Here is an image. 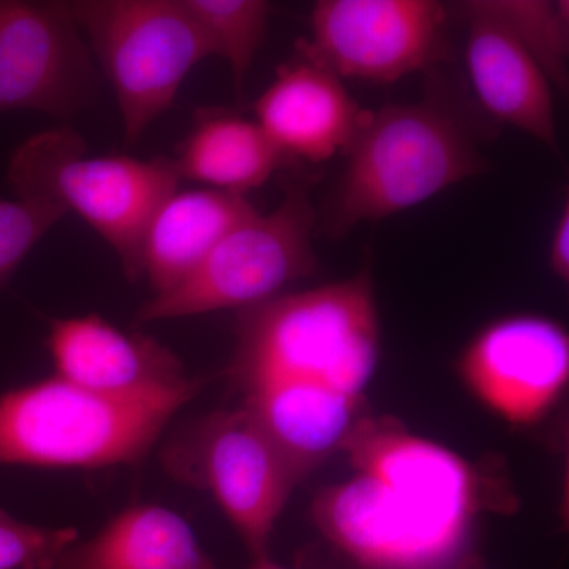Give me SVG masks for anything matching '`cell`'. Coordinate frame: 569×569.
<instances>
[{
  "instance_id": "5b68a950",
  "label": "cell",
  "mask_w": 569,
  "mask_h": 569,
  "mask_svg": "<svg viewBox=\"0 0 569 569\" xmlns=\"http://www.w3.org/2000/svg\"><path fill=\"white\" fill-rule=\"evenodd\" d=\"M312 516L359 569H456L475 526L443 498L361 471L321 490Z\"/></svg>"
},
{
  "instance_id": "44dd1931",
  "label": "cell",
  "mask_w": 569,
  "mask_h": 569,
  "mask_svg": "<svg viewBox=\"0 0 569 569\" xmlns=\"http://www.w3.org/2000/svg\"><path fill=\"white\" fill-rule=\"evenodd\" d=\"M77 539L73 529L32 526L0 511V569H50Z\"/></svg>"
},
{
  "instance_id": "603a6c76",
  "label": "cell",
  "mask_w": 569,
  "mask_h": 569,
  "mask_svg": "<svg viewBox=\"0 0 569 569\" xmlns=\"http://www.w3.org/2000/svg\"><path fill=\"white\" fill-rule=\"evenodd\" d=\"M247 569H288L284 568L283 565L277 563L274 559H272L269 553H263V556L252 557V563Z\"/></svg>"
},
{
  "instance_id": "d6986e66",
  "label": "cell",
  "mask_w": 569,
  "mask_h": 569,
  "mask_svg": "<svg viewBox=\"0 0 569 569\" xmlns=\"http://www.w3.org/2000/svg\"><path fill=\"white\" fill-rule=\"evenodd\" d=\"M200 26L212 54L230 66L236 92L241 96L254 56L268 31L271 6L263 0H181Z\"/></svg>"
},
{
  "instance_id": "7c38bea8",
  "label": "cell",
  "mask_w": 569,
  "mask_h": 569,
  "mask_svg": "<svg viewBox=\"0 0 569 569\" xmlns=\"http://www.w3.org/2000/svg\"><path fill=\"white\" fill-rule=\"evenodd\" d=\"M48 348L58 377L102 395H160L194 381L162 343L99 316L51 321Z\"/></svg>"
},
{
  "instance_id": "ffe728a7",
  "label": "cell",
  "mask_w": 569,
  "mask_h": 569,
  "mask_svg": "<svg viewBox=\"0 0 569 569\" xmlns=\"http://www.w3.org/2000/svg\"><path fill=\"white\" fill-rule=\"evenodd\" d=\"M63 217L54 206L0 197V288Z\"/></svg>"
},
{
  "instance_id": "30bf717a",
  "label": "cell",
  "mask_w": 569,
  "mask_h": 569,
  "mask_svg": "<svg viewBox=\"0 0 569 569\" xmlns=\"http://www.w3.org/2000/svg\"><path fill=\"white\" fill-rule=\"evenodd\" d=\"M456 367L479 406L526 429L548 417L568 389L569 335L538 313L501 317L463 347Z\"/></svg>"
},
{
  "instance_id": "9a60e30c",
  "label": "cell",
  "mask_w": 569,
  "mask_h": 569,
  "mask_svg": "<svg viewBox=\"0 0 569 569\" xmlns=\"http://www.w3.org/2000/svg\"><path fill=\"white\" fill-rule=\"evenodd\" d=\"M257 211L241 194L176 190L153 213L141 249V274L153 296L168 293L197 271L231 228Z\"/></svg>"
},
{
  "instance_id": "7a4b0ae2",
  "label": "cell",
  "mask_w": 569,
  "mask_h": 569,
  "mask_svg": "<svg viewBox=\"0 0 569 569\" xmlns=\"http://www.w3.org/2000/svg\"><path fill=\"white\" fill-rule=\"evenodd\" d=\"M201 389L110 396L48 378L0 397V466H129L151 451L164 426Z\"/></svg>"
},
{
  "instance_id": "e0dca14e",
  "label": "cell",
  "mask_w": 569,
  "mask_h": 569,
  "mask_svg": "<svg viewBox=\"0 0 569 569\" xmlns=\"http://www.w3.org/2000/svg\"><path fill=\"white\" fill-rule=\"evenodd\" d=\"M173 164L179 178L246 197L287 163L257 121L230 111L198 110Z\"/></svg>"
},
{
  "instance_id": "4fadbf2b",
  "label": "cell",
  "mask_w": 569,
  "mask_h": 569,
  "mask_svg": "<svg viewBox=\"0 0 569 569\" xmlns=\"http://www.w3.org/2000/svg\"><path fill=\"white\" fill-rule=\"evenodd\" d=\"M253 110L258 126L284 159L310 163L347 153L370 112L339 78L301 58L277 70Z\"/></svg>"
},
{
  "instance_id": "7402d4cb",
  "label": "cell",
  "mask_w": 569,
  "mask_h": 569,
  "mask_svg": "<svg viewBox=\"0 0 569 569\" xmlns=\"http://www.w3.org/2000/svg\"><path fill=\"white\" fill-rule=\"evenodd\" d=\"M549 268L560 282L569 280V204L561 206L549 244Z\"/></svg>"
},
{
  "instance_id": "3957f363",
  "label": "cell",
  "mask_w": 569,
  "mask_h": 569,
  "mask_svg": "<svg viewBox=\"0 0 569 569\" xmlns=\"http://www.w3.org/2000/svg\"><path fill=\"white\" fill-rule=\"evenodd\" d=\"M17 198L73 212L114 250L129 280L141 279L146 230L159 206L179 189L173 160L88 153L70 127L44 130L22 142L10 160Z\"/></svg>"
},
{
  "instance_id": "277c9868",
  "label": "cell",
  "mask_w": 569,
  "mask_h": 569,
  "mask_svg": "<svg viewBox=\"0 0 569 569\" xmlns=\"http://www.w3.org/2000/svg\"><path fill=\"white\" fill-rule=\"evenodd\" d=\"M347 156L329 213L335 236L408 211L486 170L460 123L429 103L370 111Z\"/></svg>"
},
{
  "instance_id": "52a82bcc",
  "label": "cell",
  "mask_w": 569,
  "mask_h": 569,
  "mask_svg": "<svg viewBox=\"0 0 569 569\" xmlns=\"http://www.w3.org/2000/svg\"><path fill=\"white\" fill-rule=\"evenodd\" d=\"M313 224L306 187H291L274 211H254L220 239L192 276L144 302L134 323L244 310L274 298L316 271Z\"/></svg>"
},
{
  "instance_id": "6da1fadb",
  "label": "cell",
  "mask_w": 569,
  "mask_h": 569,
  "mask_svg": "<svg viewBox=\"0 0 569 569\" xmlns=\"http://www.w3.org/2000/svg\"><path fill=\"white\" fill-rule=\"evenodd\" d=\"M381 323L369 269L239 310L230 373L239 388L290 383L365 402Z\"/></svg>"
},
{
  "instance_id": "8fae6325",
  "label": "cell",
  "mask_w": 569,
  "mask_h": 569,
  "mask_svg": "<svg viewBox=\"0 0 569 569\" xmlns=\"http://www.w3.org/2000/svg\"><path fill=\"white\" fill-rule=\"evenodd\" d=\"M66 2L0 0V116L71 119L100 93L92 56Z\"/></svg>"
},
{
  "instance_id": "8992f818",
  "label": "cell",
  "mask_w": 569,
  "mask_h": 569,
  "mask_svg": "<svg viewBox=\"0 0 569 569\" xmlns=\"http://www.w3.org/2000/svg\"><path fill=\"white\" fill-rule=\"evenodd\" d=\"M66 6L91 39L129 144L173 104L193 67L212 56L181 0H77Z\"/></svg>"
},
{
  "instance_id": "ba28073f",
  "label": "cell",
  "mask_w": 569,
  "mask_h": 569,
  "mask_svg": "<svg viewBox=\"0 0 569 569\" xmlns=\"http://www.w3.org/2000/svg\"><path fill=\"white\" fill-rule=\"evenodd\" d=\"M162 460L171 477L211 493L250 556L269 553L277 520L302 479L244 407L187 426Z\"/></svg>"
},
{
  "instance_id": "9c48e42d",
  "label": "cell",
  "mask_w": 569,
  "mask_h": 569,
  "mask_svg": "<svg viewBox=\"0 0 569 569\" xmlns=\"http://www.w3.org/2000/svg\"><path fill=\"white\" fill-rule=\"evenodd\" d=\"M447 10L436 0H321L301 59L339 80L392 84L443 54Z\"/></svg>"
},
{
  "instance_id": "2e32d148",
  "label": "cell",
  "mask_w": 569,
  "mask_h": 569,
  "mask_svg": "<svg viewBox=\"0 0 569 569\" xmlns=\"http://www.w3.org/2000/svg\"><path fill=\"white\" fill-rule=\"evenodd\" d=\"M50 569H217L192 527L159 505H133L88 541H74Z\"/></svg>"
},
{
  "instance_id": "ac0fdd59",
  "label": "cell",
  "mask_w": 569,
  "mask_h": 569,
  "mask_svg": "<svg viewBox=\"0 0 569 569\" xmlns=\"http://www.w3.org/2000/svg\"><path fill=\"white\" fill-rule=\"evenodd\" d=\"M479 9L500 22L533 61L552 88L568 86L569 3L567 0H477Z\"/></svg>"
},
{
  "instance_id": "5bb4252c",
  "label": "cell",
  "mask_w": 569,
  "mask_h": 569,
  "mask_svg": "<svg viewBox=\"0 0 569 569\" xmlns=\"http://www.w3.org/2000/svg\"><path fill=\"white\" fill-rule=\"evenodd\" d=\"M462 10L467 71L479 102L497 121L557 151L552 84L545 71L477 0L463 3Z\"/></svg>"
}]
</instances>
